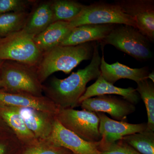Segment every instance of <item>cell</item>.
Returning <instances> with one entry per match:
<instances>
[{
    "mask_svg": "<svg viewBox=\"0 0 154 154\" xmlns=\"http://www.w3.org/2000/svg\"><path fill=\"white\" fill-rule=\"evenodd\" d=\"M99 42H95L93 57L85 68L73 72L64 79L54 77L46 85H43V94L59 108H74L80 106L79 100L85 92L86 86L100 75L101 57Z\"/></svg>",
    "mask_w": 154,
    "mask_h": 154,
    "instance_id": "cell-1",
    "label": "cell"
},
{
    "mask_svg": "<svg viewBox=\"0 0 154 154\" xmlns=\"http://www.w3.org/2000/svg\"><path fill=\"white\" fill-rule=\"evenodd\" d=\"M95 42L77 45H58L42 53L36 67L40 82L43 84L55 72L68 74L83 61L91 60Z\"/></svg>",
    "mask_w": 154,
    "mask_h": 154,
    "instance_id": "cell-2",
    "label": "cell"
},
{
    "mask_svg": "<svg viewBox=\"0 0 154 154\" xmlns=\"http://www.w3.org/2000/svg\"><path fill=\"white\" fill-rule=\"evenodd\" d=\"M0 79L4 83L3 90L14 93H23L42 96L43 84L38 79L36 68L13 61H5Z\"/></svg>",
    "mask_w": 154,
    "mask_h": 154,
    "instance_id": "cell-3",
    "label": "cell"
},
{
    "mask_svg": "<svg viewBox=\"0 0 154 154\" xmlns=\"http://www.w3.org/2000/svg\"><path fill=\"white\" fill-rule=\"evenodd\" d=\"M99 43L104 48L113 45L118 50L140 61L152 57L150 41L137 28L130 25H116L115 28Z\"/></svg>",
    "mask_w": 154,
    "mask_h": 154,
    "instance_id": "cell-4",
    "label": "cell"
},
{
    "mask_svg": "<svg viewBox=\"0 0 154 154\" xmlns=\"http://www.w3.org/2000/svg\"><path fill=\"white\" fill-rule=\"evenodd\" d=\"M34 36L22 30L0 38V60L17 62L36 68L42 53L36 46Z\"/></svg>",
    "mask_w": 154,
    "mask_h": 154,
    "instance_id": "cell-5",
    "label": "cell"
},
{
    "mask_svg": "<svg viewBox=\"0 0 154 154\" xmlns=\"http://www.w3.org/2000/svg\"><path fill=\"white\" fill-rule=\"evenodd\" d=\"M72 28L84 25H124L137 28L134 19L116 3L94 2L85 5L75 19L69 22Z\"/></svg>",
    "mask_w": 154,
    "mask_h": 154,
    "instance_id": "cell-6",
    "label": "cell"
},
{
    "mask_svg": "<svg viewBox=\"0 0 154 154\" xmlns=\"http://www.w3.org/2000/svg\"><path fill=\"white\" fill-rule=\"evenodd\" d=\"M56 117L63 126L84 140L98 142L102 139L99 131V119L95 112L59 108Z\"/></svg>",
    "mask_w": 154,
    "mask_h": 154,
    "instance_id": "cell-7",
    "label": "cell"
},
{
    "mask_svg": "<svg viewBox=\"0 0 154 154\" xmlns=\"http://www.w3.org/2000/svg\"><path fill=\"white\" fill-rule=\"evenodd\" d=\"M82 110L95 113H107L117 121H125L136 110L134 105L122 97L102 95L89 98L80 104Z\"/></svg>",
    "mask_w": 154,
    "mask_h": 154,
    "instance_id": "cell-8",
    "label": "cell"
},
{
    "mask_svg": "<svg viewBox=\"0 0 154 154\" xmlns=\"http://www.w3.org/2000/svg\"><path fill=\"white\" fill-rule=\"evenodd\" d=\"M114 3L133 18L137 28L150 42L154 41V0H119Z\"/></svg>",
    "mask_w": 154,
    "mask_h": 154,
    "instance_id": "cell-9",
    "label": "cell"
},
{
    "mask_svg": "<svg viewBox=\"0 0 154 154\" xmlns=\"http://www.w3.org/2000/svg\"><path fill=\"white\" fill-rule=\"evenodd\" d=\"M48 139L55 145L64 148L73 154H101L98 149L99 142L84 140L63 126L57 119L52 134Z\"/></svg>",
    "mask_w": 154,
    "mask_h": 154,
    "instance_id": "cell-10",
    "label": "cell"
},
{
    "mask_svg": "<svg viewBox=\"0 0 154 154\" xmlns=\"http://www.w3.org/2000/svg\"><path fill=\"white\" fill-rule=\"evenodd\" d=\"M96 113L99 119L101 143H113L122 139L125 136L141 132L147 128V123L131 124L112 119L104 113Z\"/></svg>",
    "mask_w": 154,
    "mask_h": 154,
    "instance_id": "cell-11",
    "label": "cell"
},
{
    "mask_svg": "<svg viewBox=\"0 0 154 154\" xmlns=\"http://www.w3.org/2000/svg\"><path fill=\"white\" fill-rule=\"evenodd\" d=\"M19 109L27 128L38 140L49 138L56 121V114L33 108Z\"/></svg>",
    "mask_w": 154,
    "mask_h": 154,
    "instance_id": "cell-12",
    "label": "cell"
},
{
    "mask_svg": "<svg viewBox=\"0 0 154 154\" xmlns=\"http://www.w3.org/2000/svg\"><path fill=\"white\" fill-rule=\"evenodd\" d=\"M0 106L30 108L57 114L59 108L45 96H36L23 93H14L0 89Z\"/></svg>",
    "mask_w": 154,
    "mask_h": 154,
    "instance_id": "cell-13",
    "label": "cell"
},
{
    "mask_svg": "<svg viewBox=\"0 0 154 154\" xmlns=\"http://www.w3.org/2000/svg\"><path fill=\"white\" fill-rule=\"evenodd\" d=\"M100 70L101 75L108 82L114 85L121 79H127L137 83L146 79L148 75L149 67L144 66L140 68L133 69L122 64L119 62L111 64L105 61L104 55V48H102Z\"/></svg>",
    "mask_w": 154,
    "mask_h": 154,
    "instance_id": "cell-14",
    "label": "cell"
},
{
    "mask_svg": "<svg viewBox=\"0 0 154 154\" xmlns=\"http://www.w3.org/2000/svg\"><path fill=\"white\" fill-rule=\"evenodd\" d=\"M116 25H84L72 28L60 45H77L88 42L101 41Z\"/></svg>",
    "mask_w": 154,
    "mask_h": 154,
    "instance_id": "cell-15",
    "label": "cell"
},
{
    "mask_svg": "<svg viewBox=\"0 0 154 154\" xmlns=\"http://www.w3.org/2000/svg\"><path fill=\"white\" fill-rule=\"evenodd\" d=\"M116 95L121 96L134 105L140 101V96L136 89L132 87L127 88H119L104 79L102 76L96 79L93 85L87 88L85 93L79 100V105L84 100L89 98L102 95Z\"/></svg>",
    "mask_w": 154,
    "mask_h": 154,
    "instance_id": "cell-16",
    "label": "cell"
},
{
    "mask_svg": "<svg viewBox=\"0 0 154 154\" xmlns=\"http://www.w3.org/2000/svg\"><path fill=\"white\" fill-rule=\"evenodd\" d=\"M0 118L13 131L24 146L33 145L39 141L27 128L18 107L0 106Z\"/></svg>",
    "mask_w": 154,
    "mask_h": 154,
    "instance_id": "cell-17",
    "label": "cell"
},
{
    "mask_svg": "<svg viewBox=\"0 0 154 154\" xmlns=\"http://www.w3.org/2000/svg\"><path fill=\"white\" fill-rule=\"evenodd\" d=\"M72 29L69 22H54L34 36L33 40L36 46L43 53L59 45Z\"/></svg>",
    "mask_w": 154,
    "mask_h": 154,
    "instance_id": "cell-18",
    "label": "cell"
},
{
    "mask_svg": "<svg viewBox=\"0 0 154 154\" xmlns=\"http://www.w3.org/2000/svg\"><path fill=\"white\" fill-rule=\"evenodd\" d=\"M53 23V16L49 1L41 2L34 6L29 13L23 30L35 36Z\"/></svg>",
    "mask_w": 154,
    "mask_h": 154,
    "instance_id": "cell-19",
    "label": "cell"
},
{
    "mask_svg": "<svg viewBox=\"0 0 154 154\" xmlns=\"http://www.w3.org/2000/svg\"><path fill=\"white\" fill-rule=\"evenodd\" d=\"M50 2L53 22L72 21L80 14L85 6L74 0H53Z\"/></svg>",
    "mask_w": 154,
    "mask_h": 154,
    "instance_id": "cell-20",
    "label": "cell"
},
{
    "mask_svg": "<svg viewBox=\"0 0 154 154\" xmlns=\"http://www.w3.org/2000/svg\"><path fill=\"white\" fill-rule=\"evenodd\" d=\"M28 11L0 15V38L23 30L29 16Z\"/></svg>",
    "mask_w": 154,
    "mask_h": 154,
    "instance_id": "cell-21",
    "label": "cell"
},
{
    "mask_svg": "<svg viewBox=\"0 0 154 154\" xmlns=\"http://www.w3.org/2000/svg\"><path fill=\"white\" fill-rule=\"evenodd\" d=\"M122 140L141 154H154V131L147 128L125 136Z\"/></svg>",
    "mask_w": 154,
    "mask_h": 154,
    "instance_id": "cell-22",
    "label": "cell"
},
{
    "mask_svg": "<svg viewBox=\"0 0 154 154\" xmlns=\"http://www.w3.org/2000/svg\"><path fill=\"white\" fill-rule=\"evenodd\" d=\"M136 90L145 105L148 122L147 128L154 131V85L146 79L137 83Z\"/></svg>",
    "mask_w": 154,
    "mask_h": 154,
    "instance_id": "cell-23",
    "label": "cell"
},
{
    "mask_svg": "<svg viewBox=\"0 0 154 154\" xmlns=\"http://www.w3.org/2000/svg\"><path fill=\"white\" fill-rule=\"evenodd\" d=\"M70 152L47 139L39 140L38 143L33 145L23 146L18 154H67Z\"/></svg>",
    "mask_w": 154,
    "mask_h": 154,
    "instance_id": "cell-24",
    "label": "cell"
},
{
    "mask_svg": "<svg viewBox=\"0 0 154 154\" xmlns=\"http://www.w3.org/2000/svg\"><path fill=\"white\" fill-rule=\"evenodd\" d=\"M98 149L101 154H141L122 140L108 144L99 141Z\"/></svg>",
    "mask_w": 154,
    "mask_h": 154,
    "instance_id": "cell-25",
    "label": "cell"
},
{
    "mask_svg": "<svg viewBox=\"0 0 154 154\" xmlns=\"http://www.w3.org/2000/svg\"><path fill=\"white\" fill-rule=\"evenodd\" d=\"M24 146L11 130L0 140V154H18Z\"/></svg>",
    "mask_w": 154,
    "mask_h": 154,
    "instance_id": "cell-26",
    "label": "cell"
},
{
    "mask_svg": "<svg viewBox=\"0 0 154 154\" xmlns=\"http://www.w3.org/2000/svg\"><path fill=\"white\" fill-rule=\"evenodd\" d=\"M35 2V1L26 0H0V15L27 11L28 7Z\"/></svg>",
    "mask_w": 154,
    "mask_h": 154,
    "instance_id": "cell-27",
    "label": "cell"
},
{
    "mask_svg": "<svg viewBox=\"0 0 154 154\" xmlns=\"http://www.w3.org/2000/svg\"><path fill=\"white\" fill-rule=\"evenodd\" d=\"M146 79H149L151 81H152V82L154 83V71H152L151 72L149 73L148 75L147 76Z\"/></svg>",
    "mask_w": 154,
    "mask_h": 154,
    "instance_id": "cell-28",
    "label": "cell"
},
{
    "mask_svg": "<svg viewBox=\"0 0 154 154\" xmlns=\"http://www.w3.org/2000/svg\"><path fill=\"white\" fill-rule=\"evenodd\" d=\"M4 87H5V85H4V82H3L0 79V89H3Z\"/></svg>",
    "mask_w": 154,
    "mask_h": 154,
    "instance_id": "cell-29",
    "label": "cell"
},
{
    "mask_svg": "<svg viewBox=\"0 0 154 154\" xmlns=\"http://www.w3.org/2000/svg\"><path fill=\"white\" fill-rule=\"evenodd\" d=\"M5 61L1 60H0V72H1V69H2V66L3 63L5 62Z\"/></svg>",
    "mask_w": 154,
    "mask_h": 154,
    "instance_id": "cell-30",
    "label": "cell"
},
{
    "mask_svg": "<svg viewBox=\"0 0 154 154\" xmlns=\"http://www.w3.org/2000/svg\"><path fill=\"white\" fill-rule=\"evenodd\" d=\"M67 154H73L71 152H70L69 153Z\"/></svg>",
    "mask_w": 154,
    "mask_h": 154,
    "instance_id": "cell-31",
    "label": "cell"
}]
</instances>
